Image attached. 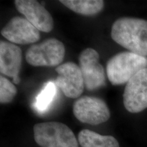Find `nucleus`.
I'll list each match as a JSON object with an SVG mask.
<instances>
[{"instance_id":"nucleus-1","label":"nucleus","mask_w":147,"mask_h":147,"mask_svg":"<svg viewBox=\"0 0 147 147\" xmlns=\"http://www.w3.org/2000/svg\"><path fill=\"white\" fill-rule=\"evenodd\" d=\"M111 37L119 45L135 54L147 56V21L123 17L113 23Z\"/></svg>"},{"instance_id":"nucleus-2","label":"nucleus","mask_w":147,"mask_h":147,"mask_svg":"<svg viewBox=\"0 0 147 147\" xmlns=\"http://www.w3.org/2000/svg\"><path fill=\"white\" fill-rule=\"evenodd\" d=\"M147 68V57L131 52L117 53L106 64V75L113 85H121L138 72Z\"/></svg>"},{"instance_id":"nucleus-3","label":"nucleus","mask_w":147,"mask_h":147,"mask_svg":"<svg viewBox=\"0 0 147 147\" xmlns=\"http://www.w3.org/2000/svg\"><path fill=\"white\" fill-rule=\"evenodd\" d=\"M34 139L41 147H78L73 131L59 122L37 123L34 127Z\"/></svg>"},{"instance_id":"nucleus-4","label":"nucleus","mask_w":147,"mask_h":147,"mask_svg":"<svg viewBox=\"0 0 147 147\" xmlns=\"http://www.w3.org/2000/svg\"><path fill=\"white\" fill-rule=\"evenodd\" d=\"M65 53V47L61 42L55 38H49L31 46L25 53V59L29 65L35 67H53L63 61Z\"/></svg>"},{"instance_id":"nucleus-5","label":"nucleus","mask_w":147,"mask_h":147,"mask_svg":"<svg viewBox=\"0 0 147 147\" xmlns=\"http://www.w3.org/2000/svg\"><path fill=\"white\" fill-rule=\"evenodd\" d=\"M73 113L79 121L91 125L105 123L110 117V111L106 102L92 96L77 100L73 104Z\"/></svg>"},{"instance_id":"nucleus-6","label":"nucleus","mask_w":147,"mask_h":147,"mask_svg":"<svg viewBox=\"0 0 147 147\" xmlns=\"http://www.w3.org/2000/svg\"><path fill=\"white\" fill-rule=\"evenodd\" d=\"M99 59V53L91 48L84 49L79 55V67L83 76L84 88L87 91H95L106 85L105 69Z\"/></svg>"},{"instance_id":"nucleus-7","label":"nucleus","mask_w":147,"mask_h":147,"mask_svg":"<svg viewBox=\"0 0 147 147\" xmlns=\"http://www.w3.org/2000/svg\"><path fill=\"white\" fill-rule=\"evenodd\" d=\"M123 104L131 113H138L147 108V68L143 69L129 80L125 88Z\"/></svg>"},{"instance_id":"nucleus-8","label":"nucleus","mask_w":147,"mask_h":147,"mask_svg":"<svg viewBox=\"0 0 147 147\" xmlns=\"http://www.w3.org/2000/svg\"><path fill=\"white\" fill-rule=\"evenodd\" d=\"M55 71L58 74L55 84L66 97L75 99L83 93V76L80 67L73 62H67L57 66Z\"/></svg>"},{"instance_id":"nucleus-9","label":"nucleus","mask_w":147,"mask_h":147,"mask_svg":"<svg viewBox=\"0 0 147 147\" xmlns=\"http://www.w3.org/2000/svg\"><path fill=\"white\" fill-rule=\"evenodd\" d=\"M5 39L14 44L29 45L40 40V32L26 18L15 16L1 30Z\"/></svg>"},{"instance_id":"nucleus-10","label":"nucleus","mask_w":147,"mask_h":147,"mask_svg":"<svg viewBox=\"0 0 147 147\" xmlns=\"http://www.w3.org/2000/svg\"><path fill=\"white\" fill-rule=\"evenodd\" d=\"M16 9L31 23L41 32H51L54 27V21L49 12L38 1L15 0Z\"/></svg>"},{"instance_id":"nucleus-11","label":"nucleus","mask_w":147,"mask_h":147,"mask_svg":"<svg viewBox=\"0 0 147 147\" xmlns=\"http://www.w3.org/2000/svg\"><path fill=\"white\" fill-rule=\"evenodd\" d=\"M22 65V51L18 46L8 42H0V71L5 76L18 77Z\"/></svg>"},{"instance_id":"nucleus-12","label":"nucleus","mask_w":147,"mask_h":147,"mask_svg":"<svg viewBox=\"0 0 147 147\" xmlns=\"http://www.w3.org/2000/svg\"><path fill=\"white\" fill-rule=\"evenodd\" d=\"M81 147H119L117 140L112 136H103L89 129H82L78 134Z\"/></svg>"},{"instance_id":"nucleus-13","label":"nucleus","mask_w":147,"mask_h":147,"mask_svg":"<svg viewBox=\"0 0 147 147\" xmlns=\"http://www.w3.org/2000/svg\"><path fill=\"white\" fill-rule=\"evenodd\" d=\"M62 4L76 13L84 16H95L104 6L102 0H61Z\"/></svg>"},{"instance_id":"nucleus-14","label":"nucleus","mask_w":147,"mask_h":147,"mask_svg":"<svg viewBox=\"0 0 147 147\" xmlns=\"http://www.w3.org/2000/svg\"><path fill=\"white\" fill-rule=\"evenodd\" d=\"M56 87L54 82H49L38 95L34 104L35 108L38 111L43 113L50 106L56 95Z\"/></svg>"},{"instance_id":"nucleus-15","label":"nucleus","mask_w":147,"mask_h":147,"mask_svg":"<svg viewBox=\"0 0 147 147\" xmlns=\"http://www.w3.org/2000/svg\"><path fill=\"white\" fill-rule=\"evenodd\" d=\"M17 93V89L10 80L0 76V103L2 104H9L14 100Z\"/></svg>"}]
</instances>
